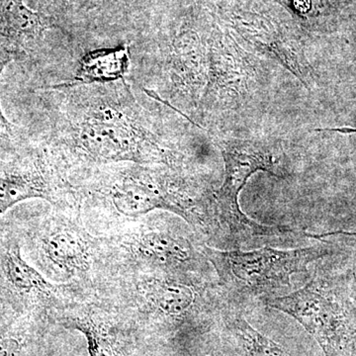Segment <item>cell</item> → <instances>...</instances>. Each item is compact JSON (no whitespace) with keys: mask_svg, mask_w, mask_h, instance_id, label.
<instances>
[{"mask_svg":"<svg viewBox=\"0 0 356 356\" xmlns=\"http://www.w3.org/2000/svg\"><path fill=\"white\" fill-rule=\"evenodd\" d=\"M42 250L47 261L65 273L88 270L90 247L86 236L72 226L56 227L44 235Z\"/></svg>","mask_w":356,"mask_h":356,"instance_id":"52a82bcc","label":"cell"},{"mask_svg":"<svg viewBox=\"0 0 356 356\" xmlns=\"http://www.w3.org/2000/svg\"><path fill=\"white\" fill-rule=\"evenodd\" d=\"M217 145L225 161V179L213 196V206L229 236L238 243H248L298 235L292 229L266 226L250 219L238 202V194L254 172L262 170L274 177H286L284 154L280 145L254 139L218 140Z\"/></svg>","mask_w":356,"mask_h":356,"instance_id":"7a4b0ae2","label":"cell"},{"mask_svg":"<svg viewBox=\"0 0 356 356\" xmlns=\"http://www.w3.org/2000/svg\"><path fill=\"white\" fill-rule=\"evenodd\" d=\"M2 23L6 34L19 43L38 41L47 29L41 16L25 6L23 0H8L2 10Z\"/></svg>","mask_w":356,"mask_h":356,"instance_id":"7c38bea8","label":"cell"},{"mask_svg":"<svg viewBox=\"0 0 356 356\" xmlns=\"http://www.w3.org/2000/svg\"><path fill=\"white\" fill-rule=\"evenodd\" d=\"M318 131H332V132L344 134L356 133V129L353 128L318 129Z\"/></svg>","mask_w":356,"mask_h":356,"instance_id":"ac0fdd59","label":"cell"},{"mask_svg":"<svg viewBox=\"0 0 356 356\" xmlns=\"http://www.w3.org/2000/svg\"><path fill=\"white\" fill-rule=\"evenodd\" d=\"M130 65L129 43L92 49L79 56L74 76L67 83H107L121 81L127 79Z\"/></svg>","mask_w":356,"mask_h":356,"instance_id":"8992f818","label":"cell"},{"mask_svg":"<svg viewBox=\"0 0 356 356\" xmlns=\"http://www.w3.org/2000/svg\"><path fill=\"white\" fill-rule=\"evenodd\" d=\"M1 269L7 282L23 294H49L53 285L21 255L19 245L11 243L1 257Z\"/></svg>","mask_w":356,"mask_h":356,"instance_id":"8fae6325","label":"cell"},{"mask_svg":"<svg viewBox=\"0 0 356 356\" xmlns=\"http://www.w3.org/2000/svg\"><path fill=\"white\" fill-rule=\"evenodd\" d=\"M214 266L222 286L236 297L264 299L291 286L296 274L308 273L312 262L334 252L327 243L313 247L277 250L264 247L243 252L201 248Z\"/></svg>","mask_w":356,"mask_h":356,"instance_id":"3957f363","label":"cell"},{"mask_svg":"<svg viewBox=\"0 0 356 356\" xmlns=\"http://www.w3.org/2000/svg\"><path fill=\"white\" fill-rule=\"evenodd\" d=\"M60 2H64V3H67V2H70V0H60Z\"/></svg>","mask_w":356,"mask_h":356,"instance_id":"ffe728a7","label":"cell"},{"mask_svg":"<svg viewBox=\"0 0 356 356\" xmlns=\"http://www.w3.org/2000/svg\"><path fill=\"white\" fill-rule=\"evenodd\" d=\"M6 63H0V74ZM23 134L20 129L13 125L3 115L0 106V149H10L17 145Z\"/></svg>","mask_w":356,"mask_h":356,"instance_id":"9a60e30c","label":"cell"},{"mask_svg":"<svg viewBox=\"0 0 356 356\" xmlns=\"http://www.w3.org/2000/svg\"><path fill=\"white\" fill-rule=\"evenodd\" d=\"M70 327L86 337L90 356H115L113 346L108 334L102 325L90 318H76L70 323Z\"/></svg>","mask_w":356,"mask_h":356,"instance_id":"5bb4252c","label":"cell"},{"mask_svg":"<svg viewBox=\"0 0 356 356\" xmlns=\"http://www.w3.org/2000/svg\"><path fill=\"white\" fill-rule=\"evenodd\" d=\"M115 209L127 217H140L154 210L175 213L193 225L192 200L163 177L147 170H135L117 179L110 189Z\"/></svg>","mask_w":356,"mask_h":356,"instance_id":"5b68a950","label":"cell"},{"mask_svg":"<svg viewBox=\"0 0 356 356\" xmlns=\"http://www.w3.org/2000/svg\"><path fill=\"white\" fill-rule=\"evenodd\" d=\"M110 1V0H86L83 7H88L89 4L102 3V2Z\"/></svg>","mask_w":356,"mask_h":356,"instance_id":"d6986e66","label":"cell"},{"mask_svg":"<svg viewBox=\"0 0 356 356\" xmlns=\"http://www.w3.org/2000/svg\"><path fill=\"white\" fill-rule=\"evenodd\" d=\"M54 191L41 168L0 173V215L15 204L31 198L50 200Z\"/></svg>","mask_w":356,"mask_h":356,"instance_id":"9c48e42d","label":"cell"},{"mask_svg":"<svg viewBox=\"0 0 356 356\" xmlns=\"http://www.w3.org/2000/svg\"><path fill=\"white\" fill-rule=\"evenodd\" d=\"M261 301L298 321L315 337L325 356L355 355L356 307L318 278L290 294Z\"/></svg>","mask_w":356,"mask_h":356,"instance_id":"277c9868","label":"cell"},{"mask_svg":"<svg viewBox=\"0 0 356 356\" xmlns=\"http://www.w3.org/2000/svg\"><path fill=\"white\" fill-rule=\"evenodd\" d=\"M348 291L351 298L353 299V305L356 307V268L351 273V277L350 280V286H348Z\"/></svg>","mask_w":356,"mask_h":356,"instance_id":"e0dca14e","label":"cell"},{"mask_svg":"<svg viewBox=\"0 0 356 356\" xmlns=\"http://www.w3.org/2000/svg\"><path fill=\"white\" fill-rule=\"evenodd\" d=\"M134 89L127 79L54 83L44 93L47 143L90 163H168L170 149Z\"/></svg>","mask_w":356,"mask_h":356,"instance_id":"6da1fadb","label":"cell"},{"mask_svg":"<svg viewBox=\"0 0 356 356\" xmlns=\"http://www.w3.org/2000/svg\"><path fill=\"white\" fill-rule=\"evenodd\" d=\"M146 292L149 302L168 318L186 316L198 302L197 291L179 280H152L147 283Z\"/></svg>","mask_w":356,"mask_h":356,"instance_id":"30bf717a","label":"cell"},{"mask_svg":"<svg viewBox=\"0 0 356 356\" xmlns=\"http://www.w3.org/2000/svg\"><path fill=\"white\" fill-rule=\"evenodd\" d=\"M136 248L147 261L165 268L188 266L196 259L195 248L186 238L166 229L145 232Z\"/></svg>","mask_w":356,"mask_h":356,"instance_id":"ba28073f","label":"cell"},{"mask_svg":"<svg viewBox=\"0 0 356 356\" xmlns=\"http://www.w3.org/2000/svg\"><path fill=\"white\" fill-rule=\"evenodd\" d=\"M21 344L14 337L0 336V356H17Z\"/></svg>","mask_w":356,"mask_h":356,"instance_id":"2e32d148","label":"cell"},{"mask_svg":"<svg viewBox=\"0 0 356 356\" xmlns=\"http://www.w3.org/2000/svg\"><path fill=\"white\" fill-rule=\"evenodd\" d=\"M229 325L247 356H291L277 343L257 332L241 316H231Z\"/></svg>","mask_w":356,"mask_h":356,"instance_id":"4fadbf2b","label":"cell"}]
</instances>
